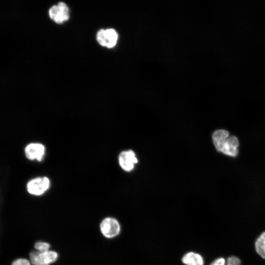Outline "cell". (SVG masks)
I'll return each instance as SVG.
<instances>
[{
    "mask_svg": "<svg viewBox=\"0 0 265 265\" xmlns=\"http://www.w3.org/2000/svg\"><path fill=\"white\" fill-rule=\"evenodd\" d=\"M57 258V252L52 250L43 253L35 250L29 254L30 261L33 265H50L55 262Z\"/></svg>",
    "mask_w": 265,
    "mask_h": 265,
    "instance_id": "cell-1",
    "label": "cell"
},
{
    "mask_svg": "<svg viewBox=\"0 0 265 265\" xmlns=\"http://www.w3.org/2000/svg\"><path fill=\"white\" fill-rule=\"evenodd\" d=\"M100 227L103 235L108 238L116 237L121 231L119 222L116 219L110 217L104 219L100 223Z\"/></svg>",
    "mask_w": 265,
    "mask_h": 265,
    "instance_id": "cell-2",
    "label": "cell"
},
{
    "mask_svg": "<svg viewBox=\"0 0 265 265\" xmlns=\"http://www.w3.org/2000/svg\"><path fill=\"white\" fill-rule=\"evenodd\" d=\"M50 182L46 177H37L29 181L26 185L29 193L39 196L44 193L49 188Z\"/></svg>",
    "mask_w": 265,
    "mask_h": 265,
    "instance_id": "cell-3",
    "label": "cell"
},
{
    "mask_svg": "<svg viewBox=\"0 0 265 265\" xmlns=\"http://www.w3.org/2000/svg\"><path fill=\"white\" fill-rule=\"evenodd\" d=\"M96 39L101 46L111 48L116 44L118 34L113 28L101 29L97 33Z\"/></svg>",
    "mask_w": 265,
    "mask_h": 265,
    "instance_id": "cell-4",
    "label": "cell"
},
{
    "mask_svg": "<svg viewBox=\"0 0 265 265\" xmlns=\"http://www.w3.org/2000/svg\"><path fill=\"white\" fill-rule=\"evenodd\" d=\"M49 14L51 19L55 23L61 24L69 19V10L65 3L60 2L50 8Z\"/></svg>",
    "mask_w": 265,
    "mask_h": 265,
    "instance_id": "cell-5",
    "label": "cell"
},
{
    "mask_svg": "<svg viewBox=\"0 0 265 265\" xmlns=\"http://www.w3.org/2000/svg\"><path fill=\"white\" fill-rule=\"evenodd\" d=\"M118 160L121 167L127 172L132 171L138 161L134 152L131 150L122 152Z\"/></svg>",
    "mask_w": 265,
    "mask_h": 265,
    "instance_id": "cell-6",
    "label": "cell"
},
{
    "mask_svg": "<svg viewBox=\"0 0 265 265\" xmlns=\"http://www.w3.org/2000/svg\"><path fill=\"white\" fill-rule=\"evenodd\" d=\"M45 151V148L43 144L39 143H32L26 147L25 153L28 159L41 161L43 158Z\"/></svg>",
    "mask_w": 265,
    "mask_h": 265,
    "instance_id": "cell-7",
    "label": "cell"
},
{
    "mask_svg": "<svg viewBox=\"0 0 265 265\" xmlns=\"http://www.w3.org/2000/svg\"><path fill=\"white\" fill-rule=\"evenodd\" d=\"M238 145L237 137L235 136H230L225 142L221 152L229 156L235 157L238 154Z\"/></svg>",
    "mask_w": 265,
    "mask_h": 265,
    "instance_id": "cell-8",
    "label": "cell"
},
{
    "mask_svg": "<svg viewBox=\"0 0 265 265\" xmlns=\"http://www.w3.org/2000/svg\"><path fill=\"white\" fill-rule=\"evenodd\" d=\"M229 132L224 130L215 131L212 134V140L216 150L221 152L227 139L229 137Z\"/></svg>",
    "mask_w": 265,
    "mask_h": 265,
    "instance_id": "cell-9",
    "label": "cell"
},
{
    "mask_svg": "<svg viewBox=\"0 0 265 265\" xmlns=\"http://www.w3.org/2000/svg\"><path fill=\"white\" fill-rule=\"evenodd\" d=\"M182 261L186 265H204V264L202 256L194 252H189L185 254Z\"/></svg>",
    "mask_w": 265,
    "mask_h": 265,
    "instance_id": "cell-10",
    "label": "cell"
},
{
    "mask_svg": "<svg viewBox=\"0 0 265 265\" xmlns=\"http://www.w3.org/2000/svg\"><path fill=\"white\" fill-rule=\"evenodd\" d=\"M241 261L237 257H228L227 261L223 258H219L213 261L210 265H241Z\"/></svg>",
    "mask_w": 265,
    "mask_h": 265,
    "instance_id": "cell-11",
    "label": "cell"
},
{
    "mask_svg": "<svg viewBox=\"0 0 265 265\" xmlns=\"http://www.w3.org/2000/svg\"><path fill=\"white\" fill-rule=\"evenodd\" d=\"M255 245L257 253L265 259V232L262 233L256 239Z\"/></svg>",
    "mask_w": 265,
    "mask_h": 265,
    "instance_id": "cell-12",
    "label": "cell"
},
{
    "mask_svg": "<svg viewBox=\"0 0 265 265\" xmlns=\"http://www.w3.org/2000/svg\"><path fill=\"white\" fill-rule=\"evenodd\" d=\"M34 247L36 251L43 253L49 250L50 245L46 242L38 241L35 243Z\"/></svg>",
    "mask_w": 265,
    "mask_h": 265,
    "instance_id": "cell-13",
    "label": "cell"
},
{
    "mask_svg": "<svg viewBox=\"0 0 265 265\" xmlns=\"http://www.w3.org/2000/svg\"><path fill=\"white\" fill-rule=\"evenodd\" d=\"M12 265H31L30 262L26 259L19 258L14 261Z\"/></svg>",
    "mask_w": 265,
    "mask_h": 265,
    "instance_id": "cell-14",
    "label": "cell"
}]
</instances>
